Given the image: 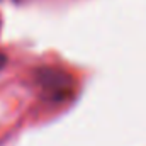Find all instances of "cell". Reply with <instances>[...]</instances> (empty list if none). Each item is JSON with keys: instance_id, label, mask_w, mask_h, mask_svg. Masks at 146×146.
<instances>
[{"instance_id": "1", "label": "cell", "mask_w": 146, "mask_h": 146, "mask_svg": "<svg viewBox=\"0 0 146 146\" xmlns=\"http://www.w3.org/2000/svg\"><path fill=\"white\" fill-rule=\"evenodd\" d=\"M36 80L41 90L48 97H53L56 100L61 99L65 94H68L72 87V78L66 73L56 70V68H49V66L39 68L36 72Z\"/></svg>"}, {"instance_id": "2", "label": "cell", "mask_w": 146, "mask_h": 146, "mask_svg": "<svg viewBox=\"0 0 146 146\" xmlns=\"http://www.w3.org/2000/svg\"><path fill=\"white\" fill-rule=\"evenodd\" d=\"M5 63H7V58H5V54L0 53V72H2V68L5 66Z\"/></svg>"}]
</instances>
